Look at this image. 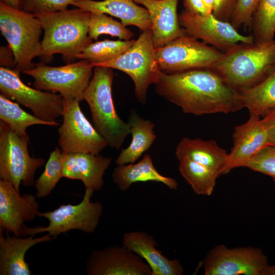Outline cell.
<instances>
[{
	"mask_svg": "<svg viewBox=\"0 0 275 275\" xmlns=\"http://www.w3.org/2000/svg\"><path fill=\"white\" fill-rule=\"evenodd\" d=\"M157 94L194 116L234 113L243 108L240 92L210 69L175 74L160 72L155 84Z\"/></svg>",
	"mask_w": 275,
	"mask_h": 275,
	"instance_id": "6da1fadb",
	"label": "cell"
},
{
	"mask_svg": "<svg viewBox=\"0 0 275 275\" xmlns=\"http://www.w3.org/2000/svg\"><path fill=\"white\" fill-rule=\"evenodd\" d=\"M210 69L238 92L251 88L275 70V39L259 44L238 43L224 52Z\"/></svg>",
	"mask_w": 275,
	"mask_h": 275,
	"instance_id": "7a4b0ae2",
	"label": "cell"
},
{
	"mask_svg": "<svg viewBox=\"0 0 275 275\" xmlns=\"http://www.w3.org/2000/svg\"><path fill=\"white\" fill-rule=\"evenodd\" d=\"M91 14L77 8L36 16L44 32L40 57L48 60L60 53L67 63L74 62L92 42L88 34Z\"/></svg>",
	"mask_w": 275,
	"mask_h": 275,
	"instance_id": "3957f363",
	"label": "cell"
},
{
	"mask_svg": "<svg viewBox=\"0 0 275 275\" xmlns=\"http://www.w3.org/2000/svg\"><path fill=\"white\" fill-rule=\"evenodd\" d=\"M114 73L112 68L96 66L82 100L88 103L93 126L108 146L120 149L130 134L129 123L124 122L116 111L112 93Z\"/></svg>",
	"mask_w": 275,
	"mask_h": 275,
	"instance_id": "277c9868",
	"label": "cell"
},
{
	"mask_svg": "<svg viewBox=\"0 0 275 275\" xmlns=\"http://www.w3.org/2000/svg\"><path fill=\"white\" fill-rule=\"evenodd\" d=\"M0 30L13 52V69L20 73L33 68L32 60L41 54L43 29L39 19L0 3Z\"/></svg>",
	"mask_w": 275,
	"mask_h": 275,
	"instance_id": "5b68a950",
	"label": "cell"
},
{
	"mask_svg": "<svg viewBox=\"0 0 275 275\" xmlns=\"http://www.w3.org/2000/svg\"><path fill=\"white\" fill-rule=\"evenodd\" d=\"M151 29L141 32L133 44L118 58L100 66L120 70L133 81L134 94L139 103L145 104L147 91L155 84L161 72L156 58Z\"/></svg>",
	"mask_w": 275,
	"mask_h": 275,
	"instance_id": "8992f818",
	"label": "cell"
},
{
	"mask_svg": "<svg viewBox=\"0 0 275 275\" xmlns=\"http://www.w3.org/2000/svg\"><path fill=\"white\" fill-rule=\"evenodd\" d=\"M28 136H21L5 122L0 121V179L10 182L19 191L20 185L35 183V174L45 163L42 157L34 158L28 151Z\"/></svg>",
	"mask_w": 275,
	"mask_h": 275,
	"instance_id": "52a82bcc",
	"label": "cell"
},
{
	"mask_svg": "<svg viewBox=\"0 0 275 275\" xmlns=\"http://www.w3.org/2000/svg\"><path fill=\"white\" fill-rule=\"evenodd\" d=\"M94 191L91 188H86L84 197L79 203L63 204L52 211L39 212L38 216L44 217L48 220V226L34 228L25 226L22 237L34 236L42 232H47L50 235L57 237L72 230H78L87 233H93L98 226L103 210L100 201H91Z\"/></svg>",
	"mask_w": 275,
	"mask_h": 275,
	"instance_id": "ba28073f",
	"label": "cell"
},
{
	"mask_svg": "<svg viewBox=\"0 0 275 275\" xmlns=\"http://www.w3.org/2000/svg\"><path fill=\"white\" fill-rule=\"evenodd\" d=\"M160 71L175 74L196 69H211L224 52L185 33L155 48Z\"/></svg>",
	"mask_w": 275,
	"mask_h": 275,
	"instance_id": "9c48e42d",
	"label": "cell"
},
{
	"mask_svg": "<svg viewBox=\"0 0 275 275\" xmlns=\"http://www.w3.org/2000/svg\"><path fill=\"white\" fill-rule=\"evenodd\" d=\"M94 67L89 61L81 60L58 67L37 64L23 73L33 78L34 88L58 92L65 99L80 101L93 76Z\"/></svg>",
	"mask_w": 275,
	"mask_h": 275,
	"instance_id": "30bf717a",
	"label": "cell"
},
{
	"mask_svg": "<svg viewBox=\"0 0 275 275\" xmlns=\"http://www.w3.org/2000/svg\"><path fill=\"white\" fill-rule=\"evenodd\" d=\"M0 91L1 94L29 108L42 120L55 122L62 117L64 102L60 94L28 86L20 79L19 73L14 69L1 67Z\"/></svg>",
	"mask_w": 275,
	"mask_h": 275,
	"instance_id": "8fae6325",
	"label": "cell"
},
{
	"mask_svg": "<svg viewBox=\"0 0 275 275\" xmlns=\"http://www.w3.org/2000/svg\"><path fill=\"white\" fill-rule=\"evenodd\" d=\"M64 102L63 123L58 129L62 151L99 154L108 144L85 116L79 101L64 98Z\"/></svg>",
	"mask_w": 275,
	"mask_h": 275,
	"instance_id": "7c38bea8",
	"label": "cell"
},
{
	"mask_svg": "<svg viewBox=\"0 0 275 275\" xmlns=\"http://www.w3.org/2000/svg\"><path fill=\"white\" fill-rule=\"evenodd\" d=\"M203 264L205 275H262L268 263L259 248L220 244L207 253Z\"/></svg>",
	"mask_w": 275,
	"mask_h": 275,
	"instance_id": "4fadbf2b",
	"label": "cell"
},
{
	"mask_svg": "<svg viewBox=\"0 0 275 275\" xmlns=\"http://www.w3.org/2000/svg\"><path fill=\"white\" fill-rule=\"evenodd\" d=\"M275 127V109L263 117L250 115L245 123L236 126L233 133V146L229 153L225 174L245 163L267 145L270 134Z\"/></svg>",
	"mask_w": 275,
	"mask_h": 275,
	"instance_id": "5bb4252c",
	"label": "cell"
},
{
	"mask_svg": "<svg viewBox=\"0 0 275 275\" xmlns=\"http://www.w3.org/2000/svg\"><path fill=\"white\" fill-rule=\"evenodd\" d=\"M178 18L186 34L224 52L238 43H254L253 35L240 34L230 22L216 18L212 13L204 15L184 10Z\"/></svg>",
	"mask_w": 275,
	"mask_h": 275,
	"instance_id": "9a60e30c",
	"label": "cell"
},
{
	"mask_svg": "<svg viewBox=\"0 0 275 275\" xmlns=\"http://www.w3.org/2000/svg\"><path fill=\"white\" fill-rule=\"evenodd\" d=\"M88 275H151L152 270L140 256L122 245L93 251L87 260Z\"/></svg>",
	"mask_w": 275,
	"mask_h": 275,
	"instance_id": "2e32d148",
	"label": "cell"
},
{
	"mask_svg": "<svg viewBox=\"0 0 275 275\" xmlns=\"http://www.w3.org/2000/svg\"><path fill=\"white\" fill-rule=\"evenodd\" d=\"M39 204L35 196L20 195L9 181L0 179V229L21 237L25 223L38 216Z\"/></svg>",
	"mask_w": 275,
	"mask_h": 275,
	"instance_id": "e0dca14e",
	"label": "cell"
},
{
	"mask_svg": "<svg viewBox=\"0 0 275 275\" xmlns=\"http://www.w3.org/2000/svg\"><path fill=\"white\" fill-rule=\"evenodd\" d=\"M62 177L82 181L86 188L99 190L112 157L86 153H62Z\"/></svg>",
	"mask_w": 275,
	"mask_h": 275,
	"instance_id": "ac0fdd59",
	"label": "cell"
},
{
	"mask_svg": "<svg viewBox=\"0 0 275 275\" xmlns=\"http://www.w3.org/2000/svg\"><path fill=\"white\" fill-rule=\"evenodd\" d=\"M147 9L151 22L155 48L162 47L185 34L177 12L178 0H133Z\"/></svg>",
	"mask_w": 275,
	"mask_h": 275,
	"instance_id": "d6986e66",
	"label": "cell"
},
{
	"mask_svg": "<svg viewBox=\"0 0 275 275\" xmlns=\"http://www.w3.org/2000/svg\"><path fill=\"white\" fill-rule=\"evenodd\" d=\"M122 245L142 257L150 266L151 275H182L184 268L177 259L170 260L155 247L154 237L144 232L125 233Z\"/></svg>",
	"mask_w": 275,
	"mask_h": 275,
	"instance_id": "ffe728a7",
	"label": "cell"
},
{
	"mask_svg": "<svg viewBox=\"0 0 275 275\" xmlns=\"http://www.w3.org/2000/svg\"><path fill=\"white\" fill-rule=\"evenodd\" d=\"M0 229V274H32L29 264L25 260L27 251L33 246L40 243L49 241L56 238L48 233L40 237L34 236L18 237L3 235Z\"/></svg>",
	"mask_w": 275,
	"mask_h": 275,
	"instance_id": "44dd1931",
	"label": "cell"
},
{
	"mask_svg": "<svg viewBox=\"0 0 275 275\" xmlns=\"http://www.w3.org/2000/svg\"><path fill=\"white\" fill-rule=\"evenodd\" d=\"M73 6L91 13L109 14L121 20L125 26L134 25L142 32L151 29V22L145 8L133 0H78Z\"/></svg>",
	"mask_w": 275,
	"mask_h": 275,
	"instance_id": "7402d4cb",
	"label": "cell"
},
{
	"mask_svg": "<svg viewBox=\"0 0 275 275\" xmlns=\"http://www.w3.org/2000/svg\"><path fill=\"white\" fill-rule=\"evenodd\" d=\"M175 155L178 160L188 159L207 167L220 176L225 174L229 153L213 140L183 137L177 145Z\"/></svg>",
	"mask_w": 275,
	"mask_h": 275,
	"instance_id": "603a6c76",
	"label": "cell"
},
{
	"mask_svg": "<svg viewBox=\"0 0 275 275\" xmlns=\"http://www.w3.org/2000/svg\"><path fill=\"white\" fill-rule=\"evenodd\" d=\"M112 177L121 191H126L132 184L138 182H160L173 190L178 187L174 178L164 176L158 172L148 154H145L138 162L118 165L114 169Z\"/></svg>",
	"mask_w": 275,
	"mask_h": 275,
	"instance_id": "cb8c5ba5",
	"label": "cell"
},
{
	"mask_svg": "<svg viewBox=\"0 0 275 275\" xmlns=\"http://www.w3.org/2000/svg\"><path fill=\"white\" fill-rule=\"evenodd\" d=\"M128 122L132 140L117 158L115 163L117 166L134 163L151 147L156 138L153 122L141 117L135 111L132 110L130 113Z\"/></svg>",
	"mask_w": 275,
	"mask_h": 275,
	"instance_id": "d4e9b609",
	"label": "cell"
},
{
	"mask_svg": "<svg viewBox=\"0 0 275 275\" xmlns=\"http://www.w3.org/2000/svg\"><path fill=\"white\" fill-rule=\"evenodd\" d=\"M243 108L263 117L275 109V70L254 87L240 92Z\"/></svg>",
	"mask_w": 275,
	"mask_h": 275,
	"instance_id": "484cf974",
	"label": "cell"
},
{
	"mask_svg": "<svg viewBox=\"0 0 275 275\" xmlns=\"http://www.w3.org/2000/svg\"><path fill=\"white\" fill-rule=\"evenodd\" d=\"M179 161V170L182 177L198 195H212L217 179L219 177L210 169L188 159Z\"/></svg>",
	"mask_w": 275,
	"mask_h": 275,
	"instance_id": "4316f807",
	"label": "cell"
},
{
	"mask_svg": "<svg viewBox=\"0 0 275 275\" xmlns=\"http://www.w3.org/2000/svg\"><path fill=\"white\" fill-rule=\"evenodd\" d=\"M0 119L17 134L24 136H28L26 129L30 126L45 125L56 126L59 125L57 121H45L29 114L19 104L11 101L2 94L0 95Z\"/></svg>",
	"mask_w": 275,
	"mask_h": 275,
	"instance_id": "83f0119b",
	"label": "cell"
},
{
	"mask_svg": "<svg viewBox=\"0 0 275 275\" xmlns=\"http://www.w3.org/2000/svg\"><path fill=\"white\" fill-rule=\"evenodd\" d=\"M134 41L105 39L92 42L82 50L77 59L87 60L95 67L118 58L130 47Z\"/></svg>",
	"mask_w": 275,
	"mask_h": 275,
	"instance_id": "f1b7e54d",
	"label": "cell"
},
{
	"mask_svg": "<svg viewBox=\"0 0 275 275\" xmlns=\"http://www.w3.org/2000/svg\"><path fill=\"white\" fill-rule=\"evenodd\" d=\"M254 43L274 39L275 35V0H260L251 26Z\"/></svg>",
	"mask_w": 275,
	"mask_h": 275,
	"instance_id": "f546056e",
	"label": "cell"
},
{
	"mask_svg": "<svg viewBox=\"0 0 275 275\" xmlns=\"http://www.w3.org/2000/svg\"><path fill=\"white\" fill-rule=\"evenodd\" d=\"M88 34L91 39L95 40L102 35L116 37L123 40H131L134 36V33L126 28L121 22L114 19L105 14L99 13L91 14Z\"/></svg>",
	"mask_w": 275,
	"mask_h": 275,
	"instance_id": "4dcf8cb0",
	"label": "cell"
},
{
	"mask_svg": "<svg viewBox=\"0 0 275 275\" xmlns=\"http://www.w3.org/2000/svg\"><path fill=\"white\" fill-rule=\"evenodd\" d=\"M62 153L59 148H56L50 153L43 172L35 183L38 198L48 196L63 177Z\"/></svg>",
	"mask_w": 275,
	"mask_h": 275,
	"instance_id": "1f68e13d",
	"label": "cell"
},
{
	"mask_svg": "<svg viewBox=\"0 0 275 275\" xmlns=\"http://www.w3.org/2000/svg\"><path fill=\"white\" fill-rule=\"evenodd\" d=\"M243 167L269 176L275 182V146L264 147L248 160Z\"/></svg>",
	"mask_w": 275,
	"mask_h": 275,
	"instance_id": "d6a6232c",
	"label": "cell"
},
{
	"mask_svg": "<svg viewBox=\"0 0 275 275\" xmlns=\"http://www.w3.org/2000/svg\"><path fill=\"white\" fill-rule=\"evenodd\" d=\"M78 0H21L20 10L34 16L68 9Z\"/></svg>",
	"mask_w": 275,
	"mask_h": 275,
	"instance_id": "836d02e7",
	"label": "cell"
},
{
	"mask_svg": "<svg viewBox=\"0 0 275 275\" xmlns=\"http://www.w3.org/2000/svg\"><path fill=\"white\" fill-rule=\"evenodd\" d=\"M260 0H237L230 23L236 30L251 26L253 17Z\"/></svg>",
	"mask_w": 275,
	"mask_h": 275,
	"instance_id": "e575fe53",
	"label": "cell"
},
{
	"mask_svg": "<svg viewBox=\"0 0 275 275\" xmlns=\"http://www.w3.org/2000/svg\"><path fill=\"white\" fill-rule=\"evenodd\" d=\"M212 14L217 19L230 22L234 12L237 0H214Z\"/></svg>",
	"mask_w": 275,
	"mask_h": 275,
	"instance_id": "d590c367",
	"label": "cell"
},
{
	"mask_svg": "<svg viewBox=\"0 0 275 275\" xmlns=\"http://www.w3.org/2000/svg\"><path fill=\"white\" fill-rule=\"evenodd\" d=\"M183 2L186 11L204 15L211 14L209 13L203 0H183Z\"/></svg>",
	"mask_w": 275,
	"mask_h": 275,
	"instance_id": "8d00e7d4",
	"label": "cell"
},
{
	"mask_svg": "<svg viewBox=\"0 0 275 275\" xmlns=\"http://www.w3.org/2000/svg\"><path fill=\"white\" fill-rule=\"evenodd\" d=\"M14 57L11 49L9 47L7 48L5 47L1 48V63L3 65L6 66V68H9L10 66L14 67V59H12Z\"/></svg>",
	"mask_w": 275,
	"mask_h": 275,
	"instance_id": "74e56055",
	"label": "cell"
},
{
	"mask_svg": "<svg viewBox=\"0 0 275 275\" xmlns=\"http://www.w3.org/2000/svg\"><path fill=\"white\" fill-rule=\"evenodd\" d=\"M0 3L14 9H20L21 0H0Z\"/></svg>",
	"mask_w": 275,
	"mask_h": 275,
	"instance_id": "f35d334b",
	"label": "cell"
},
{
	"mask_svg": "<svg viewBox=\"0 0 275 275\" xmlns=\"http://www.w3.org/2000/svg\"><path fill=\"white\" fill-rule=\"evenodd\" d=\"M262 275H275V265H268L263 270Z\"/></svg>",
	"mask_w": 275,
	"mask_h": 275,
	"instance_id": "ab89813d",
	"label": "cell"
},
{
	"mask_svg": "<svg viewBox=\"0 0 275 275\" xmlns=\"http://www.w3.org/2000/svg\"><path fill=\"white\" fill-rule=\"evenodd\" d=\"M204 4L209 12V13H212L214 5H215V1L214 0H203Z\"/></svg>",
	"mask_w": 275,
	"mask_h": 275,
	"instance_id": "60d3db41",
	"label": "cell"
},
{
	"mask_svg": "<svg viewBox=\"0 0 275 275\" xmlns=\"http://www.w3.org/2000/svg\"><path fill=\"white\" fill-rule=\"evenodd\" d=\"M267 145L275 146V127L272 130L268 138Z\"/></svg>",
	"mask_w": 275,
	"mask_h": 275,
	"instance_id": "b9f144b4",
	"label": "cell"
}]
</instances>
